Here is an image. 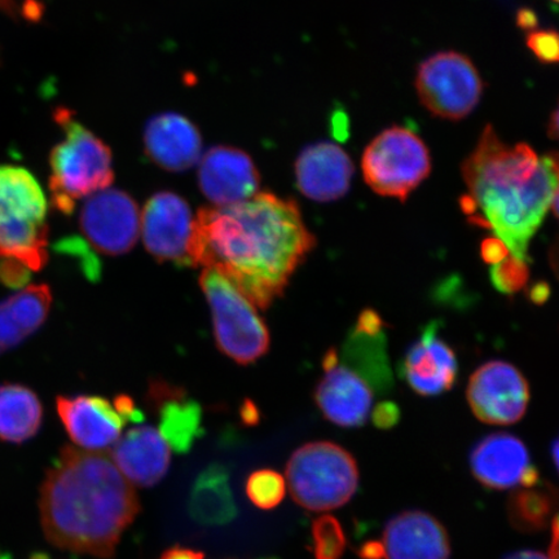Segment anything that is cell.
I'll list each match as a JSON object with an SVG mask.
<instances>
[{
  "label": "cell",
  "mask_w": 559,
  "mask_h": 559,
  "mask_svg": "<svg viewBox=\"0 0 559 559\" xmlns=\"http://www.w3.org/2000/svg\"><path fill=\"white\" fill-rule=\"evenodd\" d=\"M314 245L295 200L258 192L234 205L201 207L191 258L193 267L218 271L265 310L283 296Z\"/></svg>",
  "instance_id": "6da1fadb"
},
{
  "label": "cell",
  "mask_w": 559,
  "mask_h": 559,
  "mask_svg": "<svg viewBox=\"0 0 559 559\" xmlns=\"http://www.w3.org/2000/svg\"><path fill=\"white\" fill-rule=\"evenodd\" d=\"M39 510L53 547L111 559L142 506L134 486L107 454L66 445L46 472Z\"/></svg>",
  "instance_id": "7a4b0ae2"
},
{
  "label": "cell",
  "mask_w": 559,
  "mask_h": 559,
  "mask_svg": "<svg viewBox=\"0 0 559 559\" xmlns=\"http://www.w3.org/2000/svg\"><path fill=\"white\" fill-rule=\"evenodd\" d=\"M559 187V152L545 153L531 178H509L473 188L461 207L475 225L492 229L510 253L530 262V242L539 230Z\"/></svg>",
  "instance_id": "3957f363"
},
{
  "label": "cell",
  "mask_w": 559,
  "mask_h": 559,
  "mask_svg": "<svg viewBox=\"0 0 559 559\" xmlns=\"http://www.w3.org/2000/svg\"><path fill=\"white\" fill-rule=\"evenodd\" d=\"M55 118L66 139L51 151L48 187L52 206L70 215L76 201L108 190L114 183V159L109 146L76 122L72 111L60 108L55 111Z\"/></svg>",
  "instance_id": "277c9868"
},
{
  "label": "cell",
  "mask_w": 559,
  "mask_h": 559,
  "mask_svg": "<svg viewBox=\"0 0 559 559\" xmlns=\"http://www.w3.org/2000/svg\"><path fill=\"white\" fill-rule=\"evenodd\" d=\"M47 200L37 179L13 165H0V258L39 271L47 262Z\"/></svg>",
  "instance_id": "5b68a950"
},
{
  "label": "cell",
  "mask_w": 559,
  "mask_h": 559,
  "mask_svg": "<svg viewBox=\"0 0 559 559\" xmlns=\"http://www.w3.org/2000/svg\"><path fill=\"white\" fill-rule=\"evenodd\" d=\"M293 500L310 512L347 504L359 486L358 463L344 447L312 442L292 453L285 469Z\"/></svg>",
  "instance_id": "8992f818"
},
{
  "label": "cell",
  "mask_w": 559,
  "mask_h": 559,
  "mask_svg": "<svg viewBox=\"0 0 559 559\" xmlns=\"http://www.w3.org/2000/svg\"><path fill=\"white\" fill-rule=\"evenodd\" d=\"M202 292L213 314L216 345L239 365H250L269 352L270 333L255 305L213 269L200 276Z\"/></svg>",
  "instance_id": "52a82bcc"
},
{
  "label": "cell",
  "mask_w": 559,
  "mask_h": 559,
  "mask_svg": "<svg viewBox=\"0 0 559 559\" xmlns=\"http://www.w3.org/2000/svg\"><path fill=\"white\" fill-rule=\"evenodd\" d=\"M361 169L377 194L404 202L429 177L430 152L414 131L394 126L370 142Z\"/></svg>",
  "instance_id": "ba28073f"
},
{
  "label": "cell",
  "mask_w": 559,
  "mask_h": 559,
  "mask_svg": "<svg viewBox=\"0 0 559 559\" xmlns=\"http://www.w3.org/2000/svg\"><path fill=\"white\" fill-rule=\"evenodd\" d=\"M416 90L419 102L442 120H464L484 95V81L467 56L439 52L418 67Z\"/></svg>",
  "instance_id": "9c48e42d"
},
{
  "label": "cell",
  "mask_w": 559,
  "mask_h": 559,
  "mask_svg": "<svg viewBox=\"0 0 559 559\" xmlns=\"http://www.w3.org/2000/svg\"><path fill=\"white\" fill-rule=\"evenodd\" d=\"M466 397L479 421L513 425L526 415L530 384L521 370L510 362L488 361L472 374Z\"/></svg>",
  "instance_id": "30bf717a"
},
{
  "label": "cell",
  "mask_w": 559,
  "mask_h": 559,
  "mask_svg": "<svg viewBox=\"0 0 559 559\" xmlns=\"http://www.w3.org/2000/svg\"><path fill=\"white\" fill-rule=\"evenodd\" d=\"M142 214L131 195L104 190L86 200L80 214V228L95 250L105 255H122L135 247Z\"/></svg>",
  "instance_id": "8fae6325"
},
{
  "label": "cell",
  "mask_w": 559,
  "mask_h": 559,
  "mask_svg": "<svg viewBox=\"0 0 559 559\" xmlns=\"http://www.w3.org/2000/svg\"><path fill=\"white\" fill-rule=\"evenodd\" d=\"M194 218L188 202L173 192H158L146 202L142 214L145 249L159 262L193 267L191 247Z\"/></svg>",
  "instance_id": "7c38bea8"
},
{
  "label": "cell",
  "mask_w": 559,
  "mask_h": 559,
  "mask_svg": "<svg viewBox=\"0 0 559 559\" xmlns=\"http://www.w3.org/2000/svg\"><path fill=\"white\" fill-rule=\"evenodd\" d=\"M323 368L325 374L313 394L321 414L341 428L365 425L373 404L370 384L352 368L341 366L334 348L325 354Z\"/></svg>",
  "instance_id": "4fadbf2b"
},
{
  "label": "cell",
  "mask_w": 559,
  "mask_h": 559,
  "mask_svg": "<svg viewBox=\"0 0 559 559\" xmlns=\"http://www.w3.org/2000/svg\"><path fill=\"white\" fill-rule=\"evenodd\" d=\"M260 185L253 159L234 146H213L200 159V190L215 206L249 200L260 191Z\"/></svg>",
  "instance_id": "5bb4252c"
},
{
  "label": "cell",
  "mask_w": 559,
  "mask_h": 559,
  "mask_svg": "<svg viewBox=\"0 0 559 559\" xmlns=\"http://www.w3.org/2000/svg\"><path fill=\"white\" fill-rule=\"evenodd\" d=\"M56 409L80 449L103 451L120 439L126 421L114 403L96 395L58 396Z\"/></svg>",
  "instance_id": "9a60e30c"
},
{
  "label": "cell",
  "mask_w": 559,
  "mask_h": 559,
  "mask_svg": "<svg viewBox=\"0 0 559 559\" xmlns=\"http://www.w3.org/2000/svg\"><path fill=\"white\" fill-rule=\"evenodd\" d=\"M402 376L416 394L436 396L453 388L457 379V359L453 348L440 338L431 323L412 345L402 362Z\"/></svg>",
  "instance_id": "2e32d148"
},
{
  "label": "cell",
  "mask_w": 559,
  "mask_h": 559,
  "mask_svg": "<svg viewBox=\"0 0 559 559\" xmlns=\"http://www.w3.org/2000/svg\"><path fill=\"white\" fill-rule=\"evenodd\" d=\"M383 559H450L451 542L443 524L421 510L391 519L382 535Z\"/></svg>",
  "instance_id": "e0dca14e"
},
{
  "label": "cell",
  "mask_w": 559,
  "mask_h": 559,
  "mask_svg": "<svg viewBox=\"0 0 559 559\" xmlns=\"http://www.w3.org/2000/svg\"><path fill=\"white\" fill-rule=\"evenodd\" d=\"M354 171L347 153L330 142L306 146L296 163L299 191L307 199L319 202L344 198L352 186Z\"/></svg>",
  "instance_id": "ac0fdd59"
},
{
  "label": "cell",
  "mask_w": 559,
  "mask_h": 559,
  "mask_svg": "<svg viewBox=\"0 0 559 559\" xmlns=\"http://www.w3.org/2000/svg\"><path fill=\"white\" fill-rule=\"evenodd\" d=\"M110 459L132 486L150 488L165 478L171 449L152 426H138L111 447Z\"/></svg>",
  "instance_id": "d6986e66"
},
{
  "label": "cell",
  "mask_w": 559,
  "mask_h": 559,
  "mask_svg": "<svg viewBox=\"0 0 559 559\" xmlns=\"http://www.w3.org/2000/svg\"><path fill=\"white\" fill-rule=\"evenodd\" d=\"M471 469L480 485L492 489L519 487L535 469L526 444L508 432H495L474 447Z\"/></svg>",
  "instance_id": "ffe728a7"
},
{
  "label": "cell",
  "mask_w": 559,
  "mask_h": 559,
  "mask_svg": "<svg viewBox=\"0 0 559 559\" xmlns=\"http://www.w3.org/2000/svg\"><path fill=\"white\" fill-rule=\"evenodd\" d=\"M146 156L167 171H186L199 163L202 138L194 123L178 114L153 117L145 126Z\"/></svg>",
  "instance_id": "44dd1931"
},
{
  "label": "cell",
  "mask_w": 559,
  "mask_h": 559,
  "mask_svg": "<svg viewBox=\"0 0 559 559\" xmlns=\"http://www.w3.org/2000/svg\"><path fill=\"white\" fill-rule=\"evenodd\" d=\"M150 397L158 412L159 435L175 452H190L201 435L200 405L188 400L183 390L169 383H153Z\"/></svg>",
  "instance_id": "7402d4cb"
},
{
  "label": "cell",
  "mask_w": 559,
  "mask_h": 559,
  "mask_svg": "<svg viewBox=\"0 0 559 559\" xmlns=\"http://www.w3.org/2000/svg\"><path fill=\"white\" fill-rule=\"evenodd\" d=\"M52 293L45 284L31 285L0 302V355L37 332L50 313Z\"/></svg>",
  "instance_id": "603a6c76"
},
{
  "label": "cell",
  "mask_w": 559,
  "mask_h": 559,
  "mask_svg": "<svg viewBox=\"0 0 559 559\" xmlns=\"http://www.w3.org/2000/svg\"><path fill=\"white\" fill-rule=\"evenodd\" d=\"M188 506L192 519L202 526H225L236 519L237 508L225 465H210L199 475Z\"/></svg>",
  "instance_id": "cb8c5ba5"
},
{
  "label": "cell",
  "mask_w": 559,
  "mask_h": 559,
  "mask_svg": "<svg viewBox=\"0 0 559 559\" xmlns=\"http://www.w3.org/2000/svg\"><path fill=\"white\" fill-rule=\"evenodd\" d=\"M44 405L37 394L24 384H0V440L5 443L27 442L40 430Z\"/></svg>",
  "instance_id": "d4e9b609"
},
{
  "label": "cell",
  "mask_w": 559,
  "mask_h": 559,
  "mask_svg": "<svg viewBox=\"0 0 559 559\" xmlns=\"http://www.w3.org/2000/svg\"><path fill=\"white\" fill-rule=\"evenodd\" d=\"M559 507V489L548 480L516 487L508 499V520L523 534H536L548 528Z\"/></svg>",
  "instance_id": "484cf974"
},
{
  "label": "cell",
  "mask_w": 559,
  "mask_h": 559,
  "mask_svg": "<svg viewBox=\"0 0 559 559\" xmlns=\"http://www.w3.org/2000/svg\"><path fill=\"white\" fill-rule=\"evenodd\" d=\"M345 358L370 386L384 391L393 384L384 330L367 332L354 328L346 342Z\"/></svg>",
  "instance_id": "4316f807"
},
{
  "label": "cell",
  "mask_w": 559,
  "mask_h": 559,
  "mask_svg": "<svg viewBox=\"0 0 559 559\" xmlns=\"http://www.w3.org/2000/svg\"><path fill=\"white\" fill-rule=\"evenodd\" d=\"M312 554L314 559H341L347 539L344 528L332 515H321L312 522Z\"/></svg>",
  "instance_id": "83f0119b"
},
{
  "label": "cell",
  "mask_w": 559,
  "mask_h": 559,
  "mask_svg": "<svg viewBox=\"0 0 559 559\" xmlns=\"http://www.w3.org/2000/svg\"><path fill=\"white\" fill-rule=\"evenodd\" d=\"M245 489H247L249 500L257 508L271 510L282 504L286 493V484L282 474L262 469L249 475Z\"/></svg>",
  "instance_id": "f1b7e54d"
},
{
  "label": "cell",
  "mask_w": 559,
  "mask_h": 559,
  "mask_svg": "<svg viewBox=\"0 0 559 559\" xmlns=\"http://www.w3.org/2000/svg\"><path fill=\"white\" fill-rule=\"evenodd\" d=\"M489 278L496 290L512 296L526 288L530 280L528 263L515 257H508L489 270Z\"/></svg>",
  "instance_id": "f546056e"
},
{
  "label": "cell",
  "mask_w": 559,
  "mask_h": 559,
  "mask_svg": "<svg viewBox=\"0 0 559 559\" xmlns=\"http://www.w3.org/2000/svg\"><path fill=\"white\" fill-rule=\"evenodd\" d=\"M526 45L528 50L543 64H559V32L533 31L527 33Z\"/></svg>",
  "instance_id": "4dcf8cb0"
},
{
  "label": "cell",
  "mask_w": 559,
  "mask_h": 559,
  "mask_svg": "<svg viewBox=\"0 0 559 559\" xmlns=\"http://www.w3.org/2000/svg\"><path fill=\"white\" fill-rule=\"evenodd\" d=\"M32 271L12 258H0V282L12 289L23 288L29 282Z\"/></svg>",
  "instance_id": "1f68e13d"
},
{
  "label": "cell",
  "mask_w": 559,
  "mask_h": 559,
  "mask_svg": "<svg viewBox=\"0 0 559 559\" xmlns=\"http://www.w3.org/2000/svg\"><path fill=\"white\" fill-rule=\"evenodd\" d=\"M401 411L395 403L384 402L373 409L372 419L377 428L391 429L400 423Z\"/></svg>",
  "instance_id": "d6a6232c"
},
{
  "label": "cell",
  "mask_w": 559,
  "mask_h": 559,
  "mask_svg": "<svg viewBox=\"0 0 559 559\" xmlns=\"http://www.w3.org/2000/svg\"><path fill=\"white\" fill-rule=\"evenodd\" d=\"M509 253L510 251L506 242L500 240L499 237H488V239L481 242L480 254L488 264L493 265L504 261Z\"/></svg>",
  "instance_id": "836d02e7"
},
{
  "label": "cell",
  "mask_w": 559,
  "mask_h": 559,
  "mask_svg": "<svg viewBox=\"0 0 559 559\" xmlns=\"http://www.w3.org/2000/svg\"><path fill=\"white\" fill-rule=\"evenodd\" d=\"M118 414H120L126 423L142 424L144 415L139 411L134 401L129 395H118L114 402Z\"/></svg>",
  "instance_id": "e575fe53"
},
{
  "label": "cell",
  "mask_w": 559,
  "mask_h": 559,
  "mask_svg": "<svg viewBox=\"0 0 559 559\" xmlns=\"http://www.w3.org/2000/svg\"><path fill=\"white\" fill-rule=\"evenodd\" d=\"M159 559H205V555L202 554V551L179 547V545H177V547L164 551Z\"/></svg>",
  "instance_id": "d590c367"
},
{
  "label": "cell",
  "mask_w": 559,
  "mask_h": 559,
  "mask_svg": "<svg viewBox=\"0 0 559 559\" xmlns=\"http://www.w3.org/2000/svg\"><path fill=\"white\" fill-rule=\"evenodd\" d=\"M537 24H539V19L535 11L530 9H521L516 12V25H519L520 29L523 32H533L536 31Z\"/></svg>",
  "instance_id": "8d00e7d4"
},
{
  "label": "cell",
  "mask_w": 559,
  "mask_h": 559,
  "mask_svg": "<svg viewBox=\"0 0 559 559\" xmlns=\"http://www.w3.org/2000/svg\"><path fill=\"white\" fill-rule=\"evenodd\" d=\"M362 559H383L382 545L379 542H369L362 545L359 550Z\"/></svg>",
  "instance_id": "74e56055"
},
{
  "label": "cell",
  "mask_w": 559,
  "mask_h": 559,
  "mask_svg": "<svg viewBox=\"0 0 559 559\" xmlns=\"http://www.w3.org/2000/svg\"><path fill=\"white\" fill-rule=\"evenodd\" d=\"M548 556L550 559H559V513L551 521V542Z\"/></svg>",
  "instance_id": "f35d334b"
},
{
  "label": "cell",
  "mask_w": 559,
  "mask_h": 559,
  "mask_svg": "<svg viewBox=\"0 0 559 559\" xmlns=\"http://www.w3.org/2000/svg\"><path fill=\"white\" fill-rule=\"evenodd\" d=\"M241 418L245 425H257L260 423V412L253 403L247 402L241 409Z\"/></svg>",
  "instance_id": "ab89813d"
},
{
  "label": "cell",
  "mask_w": 559,
  "mask_h": 559,
  "mask_svg": "<svg viewBox=\"0 0 559 559\" xmlns=\"http://www.w3.org/2000/svg\"><path fill=\"white\" fill-rule=\"evenodd\" d=\"M549 298V286L547 284H536L530 290V299L535 304H543Z\"/></svg>",
  "instance_id": "60d3db41"
},
{
  "label": "cell",
  "mask_w": 559,
  "mask_h": 559,
  "mask_svg": "<svg viewBox=\"0 0 559 559\" xmlns=\"http://www.w3.org/2000/svg\"><path fill=\"white\" fill-rule=\"evenodd\" d=\"M0 11L5 13L7 16L16 20L21 10L19 9L16 0H0Z\"/></svg>",
  "instance_id": "b9f144b4"
},
{
  "label": "cell",
  "mask_w": 559,
  "mask_h": 559,
  "mask_svg": "<svg viewBox=\"0 0 559 559\" xmlns=\"http://www.w3.org/2000/svg\"><path fill=\"white\" fill-rule=\"evenodd\" d=\"M549 263L551 270H554L556 276L559 280V237L551 243L549 249Z\"/></svg>",
  "instance_id": "7bdbcfd3"
},
{
  "label": "cell",
  "mask_w": 559,
  "mask_h": 559,
  "mask_svg": "<svg viewBox=\"0 0 559 559\" xmlns=\"http://www.w3.org/2000/svg\"><path fill=\"white\" fill-rule=\"evenodd\" d=\"M548 135L550 139L556 140L559 143V104L557 105L556 110L550 116L549 124H548Z\"/></svg>",
  "instance_id": "ee69618b"
},
{
  "label": "cell",
  "mask_w": 559,
  "mask_h": 559,
  "mask_svg": "<svg viewBox=\"0 0 559 559\" xmlns=\"http://www.w3.org/2000/svg\"><path fill=\"white\" fill-rule=\"evenodd\" d=\"M506 559H550V557L536 550H520L509 555Z\"/></svg>",
  "instance_id": "f6af8a7d"
},
{
  "label": "cell",
  "mask_w": 559,
  "mask_h": 559,
  "mask_svg": "<svg viewBox=\"0 0 559 559\" xmlns=\"http://www.w3.org/2000/svg\"><path fill=\"white\" fill-rule=\"evenodd\" d=\"M551 459H554L556 469L559 473V436L555 440L554 444H551Z\"/></svg>",
  "instance_id": "bcb514c9"
},
{
  "label": "cell",
  "mask_w": 559,
  "mask_h": 559,
  "mask_svg": "<svg viewBox=\"0 0 559 559\" xmlns=\"http://www.w3.org/2000/svg\"><path fill=\"white\" fill-rule=\"evenodd\" d=\"M551 207H554V212H555L557 218L559 219V187L556 192L554 202H551Z\"/></svg>",
  "instance_id": "7dc6e473"
},
{
  "label": "cell",
  "mask_w": 559,
  "mask_h": 559,
  "mask_svg": "<svg viewBox=\"0 0 559 559\" xmlns=\"http://www.w3.org/2000/svg\"><path fill=\"white\" fill-rule=\"evenodd\" d=\"M261 559H278V558H272V557H270V558H261Z\"/></svg>",
  "instance_id": "c3c4849f"
},
{
  "label": "cell",
  "mask_w": 559,
  "mask_h": 559,
  "mask_svg": "<svg viewBox=\"0 0 559 559\" xmlns=\"http://www.w3.org/2000/svg\"><path fill=\"white\" fill-rule=\"evenodd\" d=\"M555 2L559 3V0H555Z\"/></svg>",
  "instance_id": "681fc988"
}]
</instances>
